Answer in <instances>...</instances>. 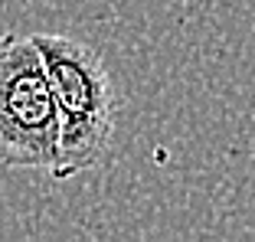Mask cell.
<instances>
[{
  "mask_svg": "<svg viewBox=\"0 0 255 242\" xmlns=\"http://www.w3.org/2000/svg\"><path fill=\"white\" fill-rule=\"evenodd\" d=\"M46 69L56 108V160L53 180H72L108 154L115 141L118 95L105 59L82 39L62 33H30Z\"/></svg>",
  "mask_w": 255,
  "mask_h": 242,
  "instance_id": "cell-1",
  "label": "cell"
},
{
  "mask_svg": "<svg viewBox=\"0 0 255 242\" xmlns=\"http://www.w3.org/2000/svg\"><path fill=\"white\" fill-rule=\"evenodd\" d=\"M56 137V108L36 43L23 33H0V164L49 170Z\"/></svg>",
  "mask_w": 255,
  "mask_h": 242,
  "instance_id": "cell-2",
  "label": "cell"
}]
</instances>
